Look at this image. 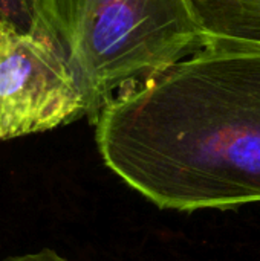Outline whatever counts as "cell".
Here are the masks:
<instances>
[{
	"label": "cell",
	"instance_id": "6da1fadb",
	"mask_svg": "<svg viewBox=\"0 0 260 261\" xmlns=\"http://www.w3.org/2000/svg\"><path fill=\"white\" fill-rule=\"evenodd\" d=\"M106 167L158 208L260 202V49L210 44L93 121Z\"/></svg>",
	"mask_w": 260,
	"mask_h": 261
},
{
	"label": "cell",
	"instance_id": "7a4b0ae2",
	"mask_svg": "<svg viewBox=\"0 0 260 261\" xmlns=\"http://www.w3.org/2000/svg\"><path fill=\"white\" fill-rule=\"evenodd\" d=\"M34 23L66 54L92 124L115 98L207 46L188 0H37Z\"/></svg>",
	"mask_w": 260,
	"mask_h": 261
},
{
	"label": "cell",
	"instance_id": "3957f363",
	"mask_svg": "<svg viewBox=\"0 0 260 261\" xmlns=\"http://www.w3.org/2000/svg\"><path fill=\"white\" fill-rule=\"evenodd\" d=\"M83 86L55 38L0 20V141L54 130L87 116Z\"/></svg>",
	"mask_w": 260,
	"mask_h": 261
},
{
	"label": "cell",
	"instance_id": "277c9868",
	"mask_svg": "<svg viewBox=\"0 0 260 261\" xmlns=\"http://www.w3.org/2000/svg\"><path fill=\"white\" fill-rule=\"evenodd\" d=\"M188 5L207 46L260 49V0H188Z\"/></svg>",
	"mask_w": 260,
	"mask_h": 261
},
{
	"label": "cell",
	"instance_id": "5b68a950",
	"mask_svg": "<svg viewBox=\"0 0 260 261\" xmlns=\"http://www.w3.org/2000/svg\"><path fill=\"white\" fill-rule=\"evenodd\" d=\"M37 0H0V20H9L29 29L35 20Z\"/></svg>",
	"mask_w": 260,
	"mask_h": 261
},
{
	"label": "cell",
	"instance_id": "8992f818",
	"mask_svg": "<svg viewBox=\"0 0 260 261\" xmlns=\"http://www.w3.org/2000/svg\"><path fill=\"white\" fill-rule=\"evenodd\" d=\"M5 261H69L54 252L52 249H41L34 254H26V255H18V257H11Z\"/></svg>",
	"mask_w": 260,
	"mask_h": 261
}]
</instances>
